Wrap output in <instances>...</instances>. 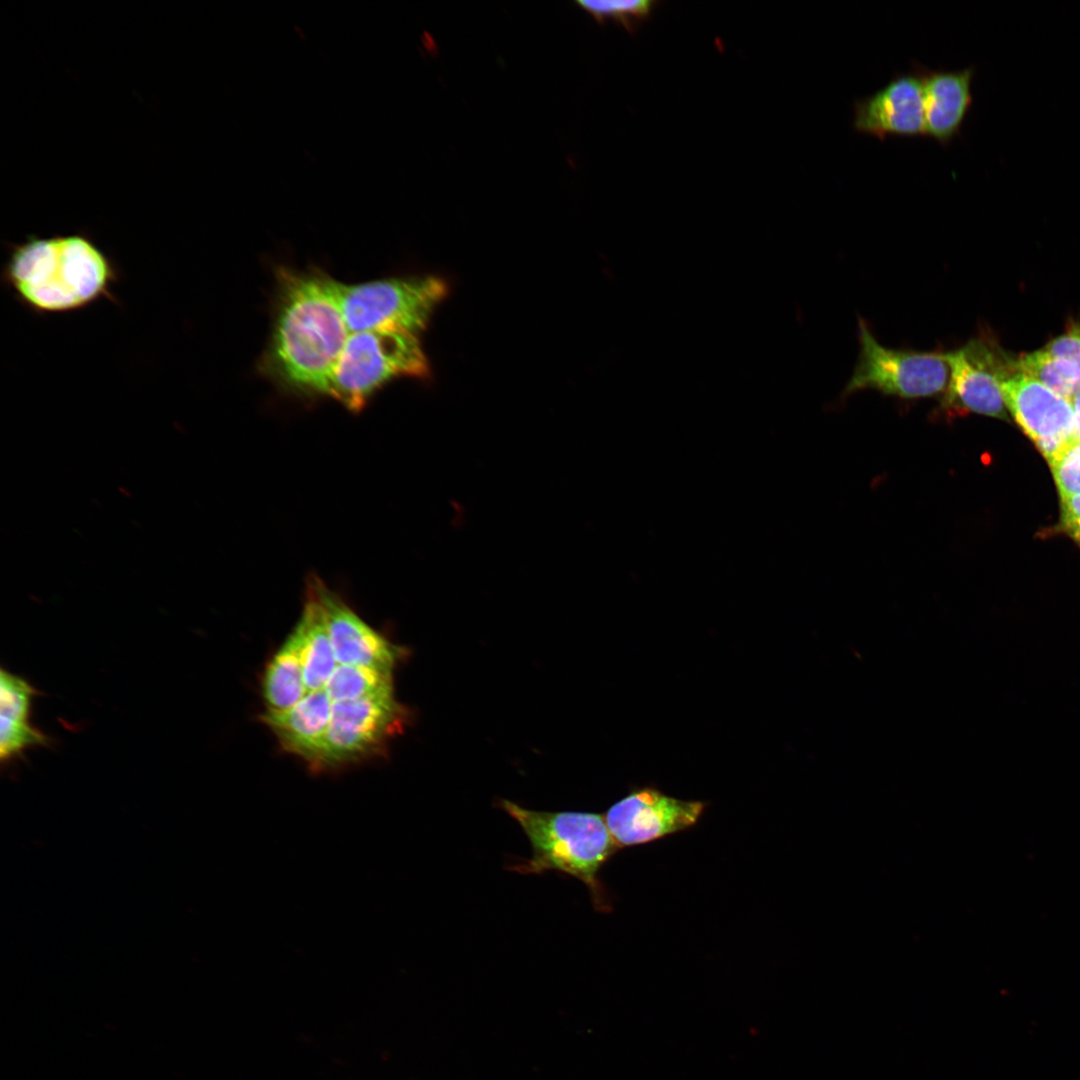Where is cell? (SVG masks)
<instances>
[{
  "instance_id": "6da1fadb",
  "label": "cell",
  "mask_w": 1080,
  "mask_h": 1080,
  "mask_svg": "<svg viewBox=\"0 0 1080 1080\" xmlns=\"http://www.w3.org/2000/svg\"><path fill=\"white\" fill-rule=\"evenodd\" d=\"M6 246L1 282L31 313H70L102 299L119 304L112 288L120 268L87 231L30 235Z\"/></svg>"
},
{
  "instance_id": "7a4b0ae2",
  "label": "cell",
  "mask_w": 1080,
  "mask_h": 1080,
  "mask_svg": "<svg viewBox=\"0 0 1080 1080\" xmlns=\"http://www.w3.org/2000/svg\"><path fill=\"white\" fill-rule=\"evenodd\" d=\"M281 280L271 364L290 386L322 394L350 335L334 279L288 271Z\"/></svg>"
},
{
  "instance_id": "3957f363",
  "label": "cell",
  "mask_w": 1080,
  "mask_h": 1080,
  "mask_svg": "<svg viewBox=\"0 0 1080 1080\" xmlns=\"http://www.w3.org/2000/svg\"><path fill=\"white\" fill-rule=\"evenodd\" d=\"M497 806L513 818L527 836L532 855L510 867L522 874L557 871L583 882L593 906L611 911L607 890L600 880L602 867L619 849L604 815L575 811H538L501 799Z\"/></svg>"
},
{
  "instance_id": "277c9868",
  "label": "cell",
  "mask_w": 1080,
  "mask_h": 1080,
  "mask_svg": "<svg viewBox=\"0 0 1080 1080\" xmlns=\"http://www.w3.org/2000/svg\"><path fill=\"white\" fill-rule=\"evenodd\" d=\"M429 364L418 335L389 330L350 333L323 395L351 411L391 380L426 377Z\"/></svg>"
},
{
  "instance_id": "5b68a950",
  "label": "cell",
  "mask_w": 1080,
  "mask_h": 1080,
  "mask_svg": "<svg viewBox=\"0 0 1080 1080\" xmlns=\"http://www.w3.org/2000/svg\"><path fill=\"white\" fill-rule=\"evenodd\" d=\"M350 333L389 330L418 335L448 292L436 276L390 278L357 284L334 280Z\"/></svg>"
},
{
  "instance_id": "8992f818",
  "label": "cell",
  "mask_w": 1080,
  "mask_h": 1080,
  "mask_svg": "<svg viewBox=\"0 0 1080 1080\" xmlns=\"http://www.w3.org/2000/svg\"><path fill=\"white\" fill-rule=\"evenodd\" d=\"M409 720L406 706L393 694L332 702L323 745L313 768H342L384 755L389 741Z\"/></svg>"
},
{
  "instance_id": "52a82bcc",
  "label": "cell",
  "mask_w": 1080,
  "mask_h": 1080,
  "mask_svg": "<svg viewBox=\"0 0 1080 1080\" xmlns=\"http://www.w3.org/2000/svg\"><path fill=\"white\" fill-rule=\"evenodd\" d=\"M860 353L844 396L874 389L904 399L932 397L948 384L949 366L943 352L896 350L882 346L865 320L859 318Z\"/></svg>"
},
{
  "instance_id": "ba28073f",
  "label": "cell",
  "mask_w": 1080,
  "mask_h": 1080,
  "mask_svg": "<svg viewBox=\"0 0 1080 1080\" xmlns=\"http://www.w3.org/2000/svg\"><path fill=\"white\" fill-rule=\"evenodd\" d=\"M943 354L951 376L938 413L952 419L973 412L1007 421L1000 379L1013 360L984 337Z\"/></svg>"
},
{
  "instance_id": "9c48e42d",
  "label": "cell",
  "mask_w": 1080,
  "mask_h": 1080,
  "mask_svg": "<svg viewBox=\"0 0 1080 1080\" xmlns=\"http://www.w3.org/2000/svg\"><path fill=\"white\" fill-rule=\"evenodd\" d=\"M706 804L668 796L656 788L631 791L605 813L619 849L656 841L685 831L699 821Z\"/></svg>"
},
{
  "instance_id": "30bf717a",
  "label": "cell",
  "mask_w": 1080,
  "mask_h": 1080,
  "mask_svg": "<svg viewBox=\"0 0 1080 1080\" xmlns=\"http://www.w3.org/2000/svg\"><path fill=\"white\" fill-rule=\"evenodd\" d=\"M1000 387L1009 413L1047 460L1074 437L1075 414L1068 399L1016 370L1015 364L1001 377Z\"/></svg>"
},
{
  "instance_id": "8fae6325",
  "label": "cell",
  "mask_w": 1080,
  "mask_h": 1080,
  "mask_svg": "<svg viewBox=\"0 0 1080 1080\" xmlns=\"http://www.w3.org/2000/svg\"><path fill=\"white\" fill-rule=\"evenodd\" d=\"M306 586L320 603L338 664L393 672L404 648L370 627L318 577L311 576Z\"/></svg>"
},
{
  "instance_id": "7c38bea8",
  "label": "cell",
  "mask_w": 1080,
  "mask_h": 1080,
  "mask_svg": "<svg viewBox=\"0 0 1080 1080\" xmlns=\"http://www.w3.org/2000/svg\"><path fill=\"white\" fill-rule=\"evenodd\" d=\"M853 128L880 140L887 136L926 137L922 82L913 72L897 74L871 96L853 105Z\"/></svg>"
},
{
  "instance_id": "4fadbf2b",
  "label": "cell",
  "mask_w": 1080,
  "mask_h": 1080,
  "mask_svg": "<svg viewBox=\"0 0 1080 1080\" xmlns=\"http://www.w3.org/2000/svg\"><path fill=\"white\" fill-rule=\"evenodd\" d=\"M913 70L922 82L926 137L947 146L960 134L972 106L971 84L975 68L935 71L915 63Z\"/></svg>"
},
{
  "instance_id": "5bb4252c",
  "label": "cell",
  "mask_w": 1080,
  "mask_h": 1080,
  "mask_svg": "<svg viewBox=\"0 0 1080 1080\" xmlns=\"http://www.w3.org/2000/svg\"><path fill=\"white\" fill-rule=\"evenodd\" d=\"M332 700L324 689L312 691L294 707L281 713L264 712L260 719L269 727L281 748L303 759L313 770L331 716Z\"/></svg>"
},
{
  "instance_id": "9a60e30c",
  "label": "cell",
  "mask_w": 1080,
  "mask_h": 1080,
  "mask_svg": "<svg viewBox=\"0 0 1080 1080\" xmlns=\"http://www.w3.org/2000/svg\"><path fill=\"white\" fill-rule=\"evenodd\" d=\"M36 690L23 678L0 671V760L9 762L36 746H47L50 738L30 723Z\"/></svg>"
},
{
  "instance_id": "2e32d148",
  "label": "cell",
  "mask_w": 1080,
  "mask_h": 1080,
  "mask_svg": "<svg viewBox=\"0 0 1080 1080\" xmlns=\"http://www.w3.org/2000/svg\"><path fill=\"white\" fill-rule=\"evenodd\" d=\"M292 635L300 648L307 693L323 689L338 663L320 603L307 586L302 615Z\"/></svg>"
},
{
  "instance_id": "e0dca14e",
  "label": "cell",
  "mask_w": 1080,
  "mask_h": 1080,
  "mask_svg": "<svg viewBox=\"0 0 1080 1080\" xmlns=\"http://www.w3.org/2000/svg\"><path fill=\"white\" fill-rule=\"evenodd\" d=\"M262 691L269 713L289 710L306 696L300 648L292 633L268 663Z\"/></svg>"
},
{
  "instance_id": "ac0fdd59",
  "label": "cell",
  "mask_w": 1080,
  "mask_h": 1080,
  "mask_svg": "<svg viewBox=\"0 0 1080 1080\" xmlns=\"http://www.w3.org/2000/svg\"><path fill=\"white\" fill-rule=\"evenodd\" d=\"M323 689L332 702L393 694V672L338 664Z\"/></svg>"
},
{
  "instance_id": "d6986e66",
  "label": "cell",
  "mask_w": 1080,
  "mask_h": 1080,
  "mask_svg": "<svg viewBox=\"0 0 1080 1080\" xmlns=\"http://www.w3.org/2000/svg\"><path fill=\"white\" fill-rule=\"evenodd\" d=\"M1014 364L1016 370L1068 400L1080 385V368L1070 361L1052 355L1044 348L1022 355Z\"/></svg>"
},
{
  "instance_id": "ffe728a7",
  "label": "cell",
  "mask_w": 1080,
  "mask_h": 1080,
  "mask_svg": "<svg viewBox=\"0 0 1080 1080\" xmlns=\"http://www.w3.org/2000/svg\"><path fill=\"white\" fill-rule=\"evenodd\" d=\"M578 4L589 12L597 21L607 19L622 24L628 31H635L650 15L654 1H579Z\"/></svg>"
},
{
  "instance_id": "44dd1931",
  "label": "cell",
  "mask_w": 1080,
  "mask_h": 1080,
  "mask_svg": "<svg viewBox=\"0 0 1080 1080\" xmlns=\"http://www.w3.org/2000/svg\"><path fill=\"white\" fill-rule=\"evenodd\" d=\"M1060 499L1080 494V438L1073 437L1048 460Z\"/></svg>"
},
{
  "instance_id": "7402d4cb",
  "label": "cell",
  "mask_w": 1080,
  "mask_h": 1080,
  "mask_svg": "<svg viewBox=\"0 0 1080 1080\" xmlns=\"http://www.w3.org/2000/svg\"><path fill=\"white\" fill-rule=\"evenodd\" d=\"M1044 349L1080 368V326L1071 325L1065 333L1051 340Z\"/></svg>"
},
{
  "instance_id": "603a6c76",
  "label": "cell",
  "mask_w": 1080,
  "mask_h": 1080,
  "mask_svg": "<svg viewBox=\"0 0 1080 1080\" xmlns=\"http://www.w3.org/2000/svg\"><path fill=\"white\" fill-rule=\"evenodd\" d=\"M1061 524L1064 531L1080 545V494L1061 499Z\"/></svg>"
},
{
  "instance_id": "cb8c5ba5",
  "label": "cell",
  "mask_w": 1080,
  "mask_h": 1080,
  "mask_svg": "<svg viewBox=\"0 0 1080 1080\" xmlns=\"http://www.w3.org/2000/svg\"><path fill=\"white\" fill-rule=\"evenodd\" d=\"M1072 409L1075 414V418L1080 419V385L1069 399Z\"/></svg>"
},
{
  "instance_id": "d4e9b609",
  "label": "cell",
  "mask_w": 1080,
  "mask_h": 1080,
  "mask_svg": "<svg viewBox=\"0 0 1080 1080\" xmlns=\"http://www.w3.org/2000/svg\"><path fill=\"white\" fill-rule=\"evenodd\" d=\"M1074 437L1080 438V419L1075 418Z\"/></svg>"
}]
</instances>
